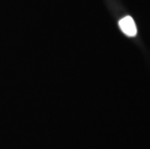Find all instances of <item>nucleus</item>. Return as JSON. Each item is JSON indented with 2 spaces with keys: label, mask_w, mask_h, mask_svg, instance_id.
<instances>
[{
  "label": "nucleus",
  "mask_w": 150,
  "mask_h": 149,
  "mask_svg": "<svg viewBox=\"0 0 150 149\" xmlns=\"http://www.w3.org/2000/svg\"><path fill=\"white\" fill-rule=\"evenodd\" d=\"M119 27L122 32L129 37H135L137 35V26L135 21L130 16L123 18L119 20Z\"/></svg>",
  "instance_id": "nucleus-1"
}]
</instances>
